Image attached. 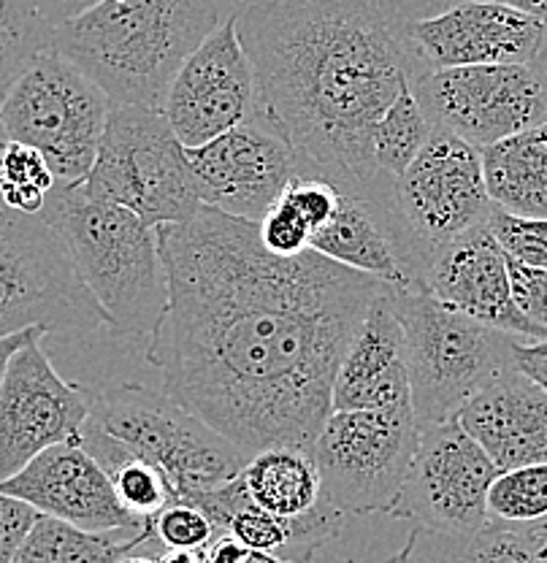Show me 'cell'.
Wrapping results in <instances>:
<instances>
[{
	"mask_svg": "<svg viewBox=\"0 0 547 563\" xmlns=\"http://www.w3.org/2000/svg\"><path fill=\"white\" fill-rule=\"evenodd\" d=\"M387 563H393V561H387Z\"/></svg>",
	"mask_w": 547,
	"mask_h": 563,
	"instance_id": "f6af8a7d",
	"label": "cell"
},
{
	"mask_svg": "<svg viewBox=\"0 0 547 563\" xmlns=\"http://www.w3.org/2000/svg\"><path fill=\"white\" fill-rule=\"evenodd\" d=\"M90 418L131 455L172 479L176 496L193 498L233 483L250 455L187 412L166 390L141 383L98 387Z\"/></svg>",
	"mask_w": 547,
	"mask_h": 563,
	"instance_id": "52a82bcc",
	"label": "cell"
},
{
	"mask_svg": "<svg viewBox=\"0 0 547 563\" xmlns=\"http://www.w3.org/2000/svg\"><path fill=\"white\" fill-rule=\"evenodd\" d=\"M187 161L204 207L255 225L298 172L293 146L258 114L209 144L187 150Z\"/></svg>",
	"mask_w": 547,
	"mask_h": 563,
	"instance_id": "2e32d148",
	"label": "cell"
},
{
	"mask_svg": "<svg viewBox=\"0 0 547 563\" xmlns=\"http://www.w3.org/2000/svg\"><path fill=\"white\" fill-rule=\"evenodd\" d=\"M0 493L31 504L39 515L63 520L85 531L141 528L117 498L111 477L79 439L55 444L28 463L14 477L0 483Z\"/></svg>",
	"mask_w": 547,
	"mask_h": 563,
	"instance_id": "d6986e66",
	"label": "cell"
},
{
	"mask_svg": "<svg viewBox=\"0 0 547 563\" xmlns=\"http://www.w3.org/2000/svg\"><path fill=\"white\" fill-rule=\"evenodd\" d=\"M488 228L507 257L547 272V217H515L491 207Z\"/></svg>",
	"mask_w": 547,
	"mask_h": 563,
	"instance_id": "1f68e13d",
	"label": "cell"
},
{
	"mask_svg": "<svg viewBox=\"0 0 547 563\" xmlns=\"http://www.w3.org/2000/svg\"><path fill=\"white\" fill-rule=\"evenodd\" d=\"M258 233H261V242L272 255L280 257H296L302 252L309 250L311 242V228L302 217L296 214V209L287 207L285 201H276L272 211L258 222Z\"/></svg>",
	"mask_w": 547,
	"mask_h": 563,
	"instance_id": "d6a6232c",
	"label": "cell"
},
{
	"mask_svg": "<svg viewBox=\"0 0 547 563\" xmlns=\"http://www.w3.org/2000/svg\"><path fill=\"white\" fill-rule=\"evenodd\" d=\"M247 555H250V548H244L231 533H217L215 542L206 548V561L209 563H244Z\"/></svg>",
	"mask_w": 547,
	"mask_h": 563,
	"instance_id": "74e56055",
	"label": "cell"
},
{
	"mask_svg": "<svg viewBox=\"0 0 547 563\" xmlns=\"http://www.w3.org/2000/svg\"><path fill=\"white\" fill-rule=\"evenodd\" d=\"M150 539V520L141 528L85 531L50 515H39L11 563H117L122 555L136 553Z\"/></svg>",
	"mask_w": 547,
	"mask_h": 563,
	"instance_id": "484cf974",
	"label": "cell"
},
{
	"mask_svg": "<svg viewBox=\"0 0 547 563\" xmlns=\"http://www.w3.org/2000/svg\"><path fill=\"white\" fill-rule=\"evenodd\" d=\"M499 468L461 422L420 428V442L396 504L387 515L445 533H469L488 523V490Z\"/></svg>",
	"mask_w": 547,
	"mask_h": 563,
	"instance_id": "5bb4252c",
	"label": "cell"
},
{
	"mask_svg": "<svg viewBox=\"0 0 547 563\" xmlns=\"http://www.w3.org/2000/svg\"><path fill=\"white\" fill-rule=\"evenodd\" d=\"M391 187L393 176L387 174L339 187V207L326 225L311 233L309 250L376 277L393 290H423L393 211Z\"/></svg>",
	"mask_w": 547,
	"mask_h": 563,
	"instance_id": "ac0fdd59",
	"label": "cell"
},
{
	"mask_svg": "<svg viewBox=\"0 0 547 563\" xmlns=\"http://www.w3.org/2000/svg\"><path fill=\"white\" fill-rule=\"evenodd\" d=\"M98 3H103V0H35V9L41 11L46 25L57 27L63 22L74 20V16L85 14V11L96 9Z\"/></svg>",
	"mask_w": 547,
	"mask_h": 563,
	"instance_id": "8d00e7d4",
	"label": "cell"
},
{
	"mask_svg": "<svg viewBox=\"0 0 547 563\" xmlns=\"http://www.w3.org/2000/svg\"><path fill=\"white\" fill-rule=\"evenodd\" d=\"M423 290L445 307L474 317L496 331L523 342H539V333L517 312L510 257L493 239L488 222L452 239L428 261Z\"/></svg>",
	"mask_w": 547,
	"mask_h": 563,
	"instance_id": "ffe728a7",
	"label": "cell"
},
{
	"mask_svg": "<svg viewBox=\"0 0 547 563\" xmlns=\"http://www.w3.org/2000/svg\"><path fill=\"white\" fill-rule=\"evenodd\" d=\"M458 422L499 472L547 463V390L515 368L469 398Z\"/></svg>",
	"mask_w": 547,
	"mask_h": 563,
	"instance_id": "44dd1931",
	"label": "cell"
},
{
	"mask_svg": "<svg viewBox=\"0 0 547 563\" xmlns=\"http://www.w3.org/2000/svg\"><path fill=\"white\" fill-rule=\"evenodd\" d=\"M412 90L434 131L478 150L547 122V90L532 66L423 70Z\"/></svg>",
	"mask_w": 547,
	"mask_h": 563,
	"instance_id": "7c38bea8",
	"label": "cell"
},
{
	"mask_svg": "<svg viewBox=\"0 0 547 563\" xmlns=\"http://www.w3.org/2000/svg\"><path fill=\"white\" fill-rule=\"evenodd\" d=\"M513 368L547 390V339H539V342L517 339L513 347Z\"/></svg>",
	"mask_w": 547,
	"mask_h": 563,
	"instance_id": "d590c367",
	"label": "cell"
},
{
	"mask_svg": "<svg viewBox=\"0 0 547 563\" xmlns=\"http://www.w3.org/2000/svg\"><path fill=\"white\" fill-rule=\"evenodd\" d=\"M420 442L412 401L333 409L315 439L322 498L344 515L391 512Z\"/></svg>",
	"mask_w": 547,
	"mask_h": 563,
	"instance_id": "30bf717a",
	"label": "cell"
},
{
	"mask_svg": "<svg viewBox=\"0 0 547 563\" xmlns=\"http://www.w3.org/2000/svg\"><path fill=\"white\" fill-rule=\"evenodd\" d=\"M488 198L515 217H547V122L480 150Z\"/></svg>",
	"mask_w": 547,
	"mask_h": 563,
	"instance_id": "cb8c5ba5",
	"label": "cell"
},
{
	"mask_svg": "<svg viewBox=\"0 0 547 563\" xmlns=\"http://www.w3.org/2000/svg\"><path fill=\"white\" fill-rule=\"evenodd\" d=\"M431 136V120H428L426 109H423L415 90L409 87L387 106V111L376 122L372 136L376 168L387 176L404 174Z\"/></svg>",
	"mask_w": 547,
	"mask_h": 563,
	"instance_id": "4316f807",
	"label": "cell"
},
{
	"mask_svg": "<svg viewBox=\"0 0 547 563\" xmlns=\"http://www.w3.org/2000/svg\"><path fill=\"white\" fill-rule=\"evenodd\" d=\"M150 542H157L163 550H204L220 533L201 507L182 501V498H176L166 509H161L150 520Z\"/></svg>",
	"mask_w": 547,
	"mask_h": 563,
	"instance_id": "4dcf8cb0",
	"label": "cell"
},
{
	"mask_svg": "<svg viewBox=\"0 0 547 563\" xmlns=\"http://www.w3.org/2000/svg\"><path fill=\"white\" fill-rule=\"evenodd\" d=\"M488 523L547 528V463L496 474L488 490Z\"/></svg>",
	"mask_w": 547,
	"mask_h": 563,
	"instance_id": "f1b7e54d",
	"label": "cell"
},
{
	"mask_svg": "<svg viewBox=\"0 0 547 563\" xmlns=\"http://www.w3.org/2000/svg\"><path fill=\"white\" fill-rule=\"evenodd\" d=\"M39 333H44V336H50V333H46L44 328H28V331L11 333V336L0 339V379H3V372H6V366H9L11 355H14V352L20 350L22 344L31 342L33 336H39Z\"/></svg>",
	"mask_w": 547,
	"mask_h": 563,
	"instance_id": "f35d334b",
	"label": "cell"
},
{
	"mask_svg": "<svg viewBox=\"0 0 547 563\" xmlns=\"http://www.w3.org/2000/svg\"><path fill=\"white\" fill-rule=\"evenodd\" d=\"M247 496L276 518L296 520L322 501L320 472L311 450L269 448L250 455L241 472Z\"/></svg>",
	"mask_w": 547,
	"mask_h": 563,
	"instance_id": "d4e9b609",
	"label": "cell"
},
{
	"mask_svg": "<svg viewBox=\"0 0 547 563\" xmlns=\"http://www.w3.org/2000/svg\"><path fill=\"white\" fill-rule=\"evenodd\" d=\"M79 185L152 228L190 222L204 207L187 150L166 114L150 106L111 103L96 163Z\"/></svg>",
	"mask_w": 547,
	"mask_h": 563,
	"instance_id": "8992f818",
	"label": "cell"
},
{
	"mask_svg": "<svg viewBox=\"0 0 547 563\" xmlns=\"http://www.w3.org/2000/svg\"><path fill=\"white\" fill-rule=\"evenodd\" d=\"M28 328L85 339L106 328V314L76 277L61 233L0 198V339Z\"/></svg>",
	"mask_w": 547,
	"mask_h": 563,
	"instance_id": "ba28073f",
	"label": "cell"
},
{
	"mask_svg": "<svg viewBox=\"0 0 547 563\" xmlns=\"http://www.w3.org/2000/svg\"><path fill=\"white\" fill-rule=\"evenodd\" d=\"M393 211L423 287L428 261L472 228L485 225L491 198L478 146L434 131L404 174L393 176Z\"/></svg>",
	"mask_w": 547,
	"mask_h": 563,
	"instance_id": "8fae6325",
	"label": "cell"
},
{
	"mask_svg": "<svg viewBox=\"0 0 547 563\" xmlns=\"http://www.w3.org/2000/svg\"><path fill=\"white\" fill-rule=\"evenodd\" d=\"M423 70L461 66H532L545 22L499 0H452L445 11L404 20Z\"/></svg>",
	"mask_w": 547,
	"mask_h": 563,
	"instance_id": "e0dca14e",
	"label": "cell"
},
{
	"mask_svg": "<svg viewBox=\"0 0 547 563\" xmlns=\"http://www.w3.org/2000/svg\"><path fill=\"white\" fill-rule=\"evenodd\" d=\"M161 111L185 150L209 144L255 117V70L239 41L237 14L220 20L176 70Z\"/></svg>",
	"mask_w": 547,
	"mask_h": 563,
	"instance_id": "9a60e30c",
	"label": "cell"
},
{
	"mask_svg": "<svg viewBox=\"0 0 547 563\" xmlns=\"http://www.w3.org/2000/svg\"><path fill=\"white\" fill-rule=\"evenodd\" d=\"M44 333L11 355L0 379V483L35 455L79 439L98 387L68 383L44 350Z\"/></svg>",
	"mask_w": 547,
	"mask_h": 563,
	"instance_id": "4fadbf2b",
	"label": "cell"
},
{
	"mask_svg": "<svg viewBox=\"0 0 547 563\" xmlns=\"http://www.w3.org/2000/svg\"><path fill=\"white\" fill-rule=\"evenodd\" d=\"M61 233L76 277L106 314V331L150 339L168 307V272L157 228L133 211L57 181L44 209Z\"/></svg>",
	"mask_w": 547,
	"mask_h": 563,
	"instance_id": "277c9868",
	"label": "cell"
},
{
	"mask_svg": "<svg viewBox=\"0 0 547 563\" xmlns=\"http://www.w3.org/2000/svg\"><path fill=\"white\" fill-rule=\"evenodd\" d=\"M545 531H547V528H545Z\"/></svg>",
	"mask_w": 547,
	"mask_h": 563,
	"instance_id": "bcb514c9",
	"label": "cell"
},
{
	"mask_svg": "<svg viewBox=\"0 0 547 563\" xmlns=\"http://www.w3.org/2000/svg\"><path fill=\"white\" fill-rule=\"evenodd\" d=\"M244 563H291V561H282V559H276V555L255 553V550H250V555H247Z\"/></svg>",
	"mask_w": 547,
	"mask_h": 563,
	"instance_id": "7bdbcfd3",
	"label": "cell"
},
{
	"mask_svg": "<svg viewBox=\"0 0 547 563\" xmlns=\"http://www.w3.org/2000/svg\"><path fill=\"white\" fill-rule=\"evenodd\" d=\"M50 46L52 27L35 9V0H0V101Z\"/></svg>",
	"mask_w": 547,
	"mask_h": 563,
	"instance_id": "83f0119b",
	"label": "cell"
},
{
	"mask_svg": "<svg viewBox=\"0 0 547 563\" xmlns=\"http://www.w3.org/2000/svg\"><path fill=\"white\" fill-rule=\"evenodd\" d=\"M35 518H39V512L31 504L0 493V563L14 561L17 550L31 531Z\"/></svg>",
	"mask_w": 547,
	"mask_h": 563,
	"instance_id": "e575fe53",
	"label": "cell"
},
{
	"mask_svg": "<svg viewBox=\"0 0 547 563\" xmlns=\"http://www.w3.org/2000/svg\"><path fill=\"white\" fill-rule=\"evenodd\" d=\"M109 96L57 49L41 52L0 101V136L33 146L63 185H79L96 163Z\"/></svg>",
	"mask_w": 547,
	"mask_h": 563,
	"instance_id": "9c48e42d",
	"label": "cell"
},
{
	"mask_svg": "<svg viewBox=\"0 0 547 563\" xmlns=\"http://www.w3.org/2000/svg\"><path fill=\"white\" fill-rule=\"evenodd\" d=\"M532 68L537 70L539 79H543V85H545V90H547V22H545V38H543V46H539V52H537V57H534Z\"/></svg>",
	"mask_w": 547,
	"mask_h": 563,
	"instance_id": "b9f144b4",
	"label": "cell"
},
{
	"mask_svg": "<svg viewBox=\"0 0 547 563\" xmlns=\"http://www.w3.org/2000/svg\"><path fill=\"white\" fill-rule=\"evenodd\" d=\"M217 25V0H103L52 27V49L111 103L161 109L176 70Z\"/></svg>",
	"mask_w": 547,
	"mask_h": 563,
	"instance_id": "3957f363",
	"label": "cell"
},
{
	"mask_svg": "<svg viewBox=\"0 0 547 563\" xmlns=\"http://www.w3.org/2000/svg\"><path fill=\"white\" fill-rule=\"evenodd\" d=\"M407 339L409 401L420 428L456 420L472 396L513 368L517 339L445 307L426 290H393Z\"/></svg>",
	"mask_w": 547,
	"mask_h": 563,
	"instance_id": "5b68a950",
	"label": "cell"
},
{
	"mask_svg": "<svg viewBox=\"0 0 547 563\" xmlns=\"http://www.w3.org/2000/svg\"><path fill=\"white\" fill-rule=\"evenodd\" d=\"M398 401H409L407 339L385 285L339 357L331 407L376 409Z\"/></svg>",
	"mask_w": 547,
	"mask_h": 563,
	"instance_id": "7402d4cb",
	"label": "cell"
},
{
	"mask_svg": "<svg viewBox=\"0 0 547 563\" xmlns=\"http://www.w3.org/2000/svg\"><path fill=\"white\" fill-rule=\"evenodd\" d=\"M393 563H547L545 528L485 523L469 533L415 526Z\"/></svg>",
	"mask_w": 547,
	"mask_h": 563,
	"instance_id": "603a6c76",
	"label": "cell"
},
{
	"mask_svg": "<svg viewBox=\"0 0 547 563\" xmlns=\"http://www.w3.org/2000/svg\"><path fill=\"white\" fill-rule=\"evenodd\" d=\"M161 563H209L206 561V548L204 550H166L163 555H157Z\"/></svg>",
	"mask_w": 547,
	"mask_h": 563,
	"instance_id": "60d3db41",
	"label": "cell"
},
{
	"mask_svg": "<svg viewBox=\"0 0 547 563\" xmlns=\"http://www.w3.org/2000/svg\"><path fill=\"white\" fill-rule=\"evenodd\" d=\"M510 282L517 312L539 333V339H547V272L523 266L510 257Z\"/></svg>",
	"mask_w": 547,
	"mask_h": 563,
	"instance_id": "836d02e7",
	"label": "cell"
},
{
	"mask_svg": "<svg viewBox=\"0 0 547 563\" xmlns=\"http://www.w3.org/2000/svg\"><path fill=\"white\" fill-rule=\"evenodd\" d=\"M57 176L33 146L0 136V198L20 214H44Z\"/></svg>",
	"mask_w": 547,
	"mask_h": 563,
	"instance_id": "f546056e",
	"label": "cell"
},
{
	"mask_svg": "<svg viewBox=\"0 0 547 563\" xmlns=\"http://www.w3.org/2000/svg\"><path fill=\"white\" fill-rule=\"evenodd\" d=\"M499 3L510 5V9L523 11V14L534 16V20L547 22V0H499Z\"/></svg>",
	"mask_w": 547,
	"mask_h": 563,
	"instance_id": "ab89813d",
	"label": "cell"
},
{
	"mask_svg": "<svg viewBox=\"0 0 547 563\" xmlns=\"http://www.w3.org/2000/svg\"><path fill=\"white\" fill-rule=\"evenodd\" d=\"M117 563H161L157 561V555H139V553H131V555H122Z\"/></svg>",
	"mask_w": 547,
	"mask_h": 563,
	"instance_id": "ee69618b",
	"label": "cell"
},
{
	"mask_svg": "<svg viewBox=\"0 0 547 563\" xmlns=\"http://www.w3.org/2000/svg\"><path fill=\"white\" fill-rule=\"evenodd\" d=\"M157 239L168 307L146 361L163 390L247 455L315 448L339 357L385 282L315 250L272 255L255 222L209 207Z\"/></svg>",
	"mask_w": 547,
	"mask_h": 563,
	"instance_id": "6da1fadb",
	"label": "cell"
},
{
	"mask_svg": "<svg viewBox=\"0 0 547 563\" xmlns=\"http://www.w3.org/2000/svg\"><path fill=\"white\" fill-rule=\"evenodd\" d=\"M261 120L293 146L298 172L333 185L382 174L372 136L420 60L387 0H255L237 14Z\"/></svg>",
	"mask_w": 547,
	"mask_h": 563,
	"instance_id": "7a4b0ae2",
	"label": "cell"
}]
</instances>
